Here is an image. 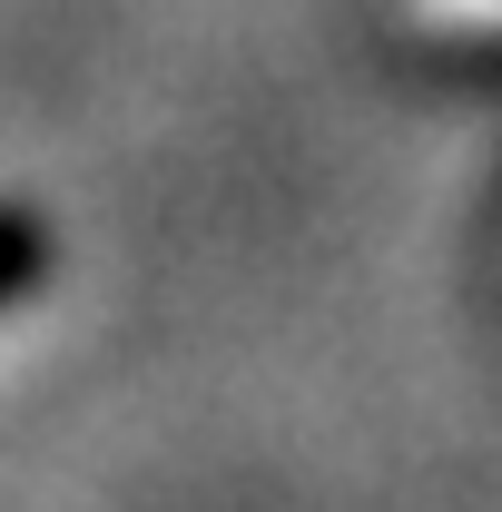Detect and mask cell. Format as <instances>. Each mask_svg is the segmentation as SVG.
Instances as JSON below:
<instances>
[{
	"mask_svg": "<svg viewBox=\"0 0 502 512\" xmlns=\"http://www.w3.org/2000/svg\"><path fill=\"white\" fill-rule=\"evenodd\" d=\"M40 276H50V217L20 207V197H0V316H10Z\"/></svg>",
	"mask_w": 502,
	"mask_h": 512,
	"instance_id": "obj_1",
	"label": "cell"
}]
</instances>
